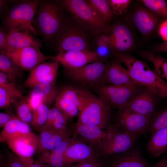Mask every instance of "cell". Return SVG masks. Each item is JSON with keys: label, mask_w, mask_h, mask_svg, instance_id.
<instances>
[{"label": "cell", "mask_w": 167, "mask_h": 167, "mask_svg": "<svg viewBox=\"0 0 167 167\" xmlns=\"http://www.w3.org/2000/svg\"><path fill=\"white\" fill-rule=\"evenodd\" d=\"M151 118L124 108L118 110L115 124L124 131L138 137L147 130Z\"/></svg>", "instance_id": "10"}, {"label": "cell", "mask_w": 167, "mask_h": 167, "mask_svg": "<svg viewBox=\"0 0 167 167\" xmlns=\"http://www.w3.org/2000/svg\"><path fill=\"white\" fill-rule=\"evenodd\" d=\"M147 148L149 154L154 157L167 152V126L151 133Z\"/></svg>", "instance_id": "28"}, {"label": "cell", "mask_w": 167, "mask_h": 167, "mask_svg": "<svg viewBox=\"0 0 167 167\" xmlns=\"http://www.w3.org/2000/svg\"><path fill=\"white\" fill-rule=\"evenodd\" d=\"M73 81L95 88L106 85L105 62H97L72 69H64Z\"/></svg>", "instance_id": "9"}, {"label": "cell", "mask_w": 167, "mask_h": 167, "mask_svg": "<svg viewBox=\"0 0 167 167\" xmlns=\"http://www.w3.org/2000/svg\"><path fill=\"white\" fill-rule=\"evenodd\" d=\"M32 132L29 124L18 118L12 119L4 127L0 134V142L8 141Z\"/></svg>", "instance_id": "26"}, {"label": "cell", "mask_w": 167, "mask_h": 167, "mask_svg": "<svg viewBox=\"0 0 167 167\" xmlns=\"http://www.w3.org/2000/svg\"><path fill=\"white\" fill-rule=\"evenodd\" d=\"M12 104L18 118L25 123L31 124L32 118L33 111L28 102L27 97L23 96L17 98Z\"/></svg>", "instance_id": "32"}, {"label": "cell", "mask_w": 167, "mask_h": 167, "mask_svg": "<svg viewBox=\"0 0 167 167\" xmlns=\"http://www.w3.org/2000/svg\"><path fill=\"white\" fill-rule=\"evenodd\" d=\"M15 154L21 157L31 158L35 154L38 145V135L31 132L10 139L6 142Z\"/></svg>", "instance_id": "20"}, {"label": "cell", "mask_w": 167, "mask_h": 167, "mask_svg": "<svg viewBox=\"0 0 167 167\" xmlns=\"http://www.w3.org/2000/svg\"><path fill=\"white\" fill-rule=\"evenodd\" d=\"M36 35L34 31L28 28H20L9 32L6 51L26 47L40 49L42 47V43Z\"/></svg>", "instance_id": "16"}, {"label": "cell", "mask_w": 167, "mask_h": 167, "mask_svg": "<svg viewBox=\"0 0 167 167\" xmlns=\"http://www.w3.org/2000/svg\"><path fill=\"white\" fill-rule=\"evenodd\" d=\"M18 118L16 115L9 113H0V127L3 128L10 121Z\"/></svg>", "instance_id": "47"}, {"label": "cell", "mask_w": 167, "mask_h": 167, "mask_svg": "<svg viewBox=\"0 0 167 167\" xmlns=\"http://www.w3.org/2000/svg\"><path fill=\"white\" fill-rule=\"evenodd\" d=\"M114 58L126 66L134 83L149 88L161 98H167V82L146 62L124 53H117Z\"/></svg>", "instance_id": "2"}, {"label": "cell", "mask_w": 167, "mask_h": 167, "mask_svg": "<svg viewBox=\"0 0 167 167\" xmlns=\"http://www.w3.org/2000/svg\"><path fill=\"white\" fill-rule=\"evenodd\" d=\"M85 29L70 17L52 42L58 53L68 51L90 50V36Z\"/></svg>", "instance_id": "4"}, {"label": "cell", "mask_w": 167, "mask_h": 167, "mask_svg": "<svg viewBox=\"0 0 167 167\" xmlns=\"http://www.w3.org/2000/svg\"><path fill=\"white\" fill-rule=\"evenodd\" d=\"M60 3L70 17L91 36L109 32L110 26L102 19L87 0H63Z\"/></svg>", "instance_id": "3"}, {"label": "cell", "mask_w": 167, "mask_h": 167, "mask_svg": "<svg viewBox=\"0 0 167 167\" xmlns=\"http://www.w3.org/2000/svg\"><path fill=\"white\" fill-rule=\"evenodd\" d=\"M139 54L143 59L152 63L154 71L167 82V58L152 51L143 50Z\"/></svg>", "instance_id": "29"}, {"label": "cell", "mask_w": 167, "mask_h": 167, "mask_svg": "<svg viewBox=\"0 0 167 167\" xmlns=\"http://www.w3.org/2000/svg\"><path fill=\"white\" fill-rule=\"evenodd\" d=\"M117 155L109 161V167H148L138 150L131 148Z\"/></svg>", "instance_id": "25"}, {"label": "cell", "mask_w": 167, "mask_h": 167, "mask_svg": "<svg viewBox=\"0 0 167 167\" xmlns=\"http://www.w3.org/2000/svg\"><path fill=\"white\" fill-rule=\"evenodd\" d=\"M49 109L48 105H41L33 111L31 125L37 130L46 123Z\"/></svg>", "instance_id": "38"}, {"label": "cell", "mask_w": 167, "mask_h": 167, "mask_svg": "<svg viewBox=\"0 0 167 167\" xmlns=\"http://www.w3.org/2000/svg\"><path fill=\"white\" fill-rule=\"evenodd\" d=\"M161 98L143 86L124 108L152 118L157 112Z\"/></svg>", "instance_id": "11"}, {"label": "cell", "mask_w": 167, "mask_h": 167, "mask_svg": "<svg viewBox=\"0 0 167 167\" xmlns=\"http://www.w3.org/2000/svg\"><path fill=\"white\" fill-rule=\"evenodd\" d=\"M92 94L85 88L66 85L60 90L58 96L74 104L80 112L87 105Z\"/></svg>", "instance_id": "24"}, {"label": "cell", "mask_w": 167, "mask_h": 167, "mask_svg": "<svg viewBox=\"0 0 167 167\" xmlns=\"http://www.w3.org/2000/svg\"><path fill=\"white\" fill-rule=\"evenodd\" d=\"M75 137H68L52 149L40 154L37 160L45 162L49 167H65L64 154L68 147L75 141Z\"/></svg>", "instance_id": "23"}, {"label": "cell", "mask_w": 167, "mask_h": 167, "mask_svg": "<svg viewBox=\"0 0 167 167\" xmlns=\"http://www.w3.org/2000/svg\"><path fill=\"white\" fill-rule=\"evenodd\" d=\"M23 96L16 86L0 87V108L8 107L16 99Z\"/></svg>", "instance_id": "34"}, {"label": "cell", "mask_w": 167, "mask_h": 167, "mask_svg": "<svg viewBox=\"0 0 167 167\" xmlns=\"http://www.w3.org/2000/svg\"><path fill=\"white\" fill-rule=\"evenodd\" d=\"M152 51L156 53H167V41H164L157 44L154 47L153 51Z\"/></svg>", "instance_id": "49"}, {"label": "cell", "mask_w": 167, "mask_h": 167, "mask_svg": "<svg viewBox=\"0 0 167 167\" xmlns=\"http://www.w3.org/2000/svg\"><path fill=\"white\" fill-rule=\"evenodd\" d=\"M50 59L61 64L64 69L79 68L88 64L97 62L107 61L100 58L93 51L76 50L58 53L51 56Z\"/></svg>", "instance_id": "13"}, {"label": "cell", "mask_w": 167, "mask_h": 167, "mask_svg": "<svg viewBox=\"0 0 167 167\" xmlns=\"http://www.w3.org/2000/svg\"><path fill=\"white\" fill-rule=\"evenodd\" d=\"M140 2L150 11L160 18H167V2L164 0H141Z\"/></svg>", "instance_id": "37"}, {"label": "cell", "mask_w": 167, "mask_h": 167, "mask_svg": "<svg viewBox=\"0 0 167 167\" xmlns=\"http://www.w3.org/2000/svg\"><path fill=\"white\" fill-rule=\"evenodd\" d=\"M102 19L109 23L113 18L114 14L108 0H87Z\"/></svg>", "instance_id": "35"}, {"label": "cell", "mask_w": 167, "mask_h": 167, "mask_svg": "<svg viewBox=\"0 0 167 167\" xmlns=\"http://www.w3.org/2000/svg\"><path fill=\"white\" fill-rule=\"evenodd\" d=\"M106 135L94 148L100 156L108 157L132 148L138 137L123 130L115 123L106 128Z\"/></svg>", "instance_id": "6"}, {"label": "cell", "mask_w": 167, "mask_h": 167, "mask_svg": "<svg viewBox=\"0 0 167 167\" xmlns=\"http://www.w3.org/2000/svg\"><path fill=\"white\" fill-rule=\"evenodd\" d=\"M0 71L11 76L16 79L23 76L24 70L4 53L0 52Z\"/></svg>", "instance_id": "33"}, {"label": "cell", "mask_w": 167, "mask_h": 167, "mask_svg": "<svg viewBox=\"0 0 167 167\" xmlns=\"http://www.w3.org/2000/svg\"><path fill=\"white\" fill-rule=\"evenodd\" d=\"M98 158H101L100 156L94 148L84 142L76 140L68 147L63 156L66 165Z\"/></svg>", "instance_id": "18"}, {"label": "cell", "mask_w": 167, "mask_h": 167, "mask_svg": "<svg viewBox=\"0 0 167 167\" xmlns=\"http://www.w3.org/2000/svg\"><path fill=\"white\" fill-rule=\"evenodd\" d=\"M114 14L120 15L127 10L131 1L130 0H108Z\"/></svg>", "instance_id": "40"}, {"label": "cell", "mask_w": 167, "mask_h": 167, "mask_svg": "<svg viewBox=\"0 0 167 167\" xmlns=\"http://www.w3.org/2000/svg\"><path fill=\"white\" fill-rule=\"evenodd\" d=\"M161 19L157 28L158 33L164 41H167V18Z\"/></svg>", "instance_id": "46"}, {"label": "cell", "mask_w": 167, "mask_h": 167, "mask_svg": "<svg viewBox=\"0 0 167 167\" xmlns=\"http://www.w3.org/2000/svg\"><path fill=\"white\" fill-rule=\"evenodd\" d=\"M0 167H9L7 162L6 163H1Z\"/></svg>", "instance_id": "51"}, {"label": "cell", "mask_w": 167, "mask_h": 167, "mask_svg": "<svg viewBox=\"0 0 167 167\" xmlns=\"http://www.w3.org/2000/svg\"><path fill=\"white\" fill-rule=\"evenodd\" d=\"M15 80L11 76L0 71V87L15 86Z\"/></svg>", "instance_id": "43"}, {"label": "cell", "mask_w": 167, "mask_h": 167, "mask_svg": "<svg viewBox=\"0 0 167 167\" xmlns=\"http://www.w3.org/2000/svg\"><path fill=\"white\" fill-rule=\"evenodd\" d=\"M32 88L27 100L32 111L40 105L48 106L55 101L60 91L55 83L39 84Z\"/></svg>", "instance_id": "15"}, {"label": "cell", "mask_w": 167, "mask_h": 167, "mask_svg": "<svg viewBox=\"0 0 167 167\" xmlns=\"http://www.w3.org/2000/svg\"><path fill=\"white\" fill-rule=\"evenodd\" d=\"M9 32L2 25L0 28V50L4 52L7 48V41Z\"/></svg>", "instance_id": "44"}, {"label": "cell", "mask_w": 167, "mask_h": 167, "mask_svg": "<svg viewBox=\"0 0 167 167\" xmlns=\"http://www.w3.org/2000/svg\"><path fill=\"white\" fill-rule=\"evenodd\" d=\"M167 126V107L157 111L151 118L147 130L151 133Z\"/></svg>", "instance_id": "39"}, {"label": "cell", "mask_w": 167, "mask_h": 167, "mask_svg": "<svg viewBox=\"0 0 167 167\" xmlns=\"http://www.w3.org/2000/svg\"><path fill=\"white\" fill-rule=\"evenodd\" d=\"M6 154L9 167H26L21 158L15 153L6 150Z\"/></svg>", "instance_id": "42"}, {"label": "cell", "mask_w": 167, "mask_h": 167, "mask_svg": "<svg viewBox=\"0 0 167 167\" xmlns=\"http://www.w3.org/2000/svg\"><path fill=\"white\" fill-rule=\"evenodd\" d=\"M0 52L4 53L24 70L30 71L50 57V56L44 55L40 49L33 47Z\"/></svg>", "instance_id": "12"}, {"label": "cell", "mask_w": 167, "mask_h": 167, "mask_svg": "<svg viewBox=\"0 0 167 167\" xmlns=\"http://www.w3.org/2000/svg\"><path fill=\"white\" fill-rule=\"evenodd\" d=\"M68 120L78 115L80 111L73 103L58 96L54 106Z\"/></svg>", "instance_id": "36"}, {"label": "cell", "mask_w": 167, "mask_h": 167, "mask_svg": "<svg viewBox=\"0 0 167 167\" xmlns=\"http://www.w3.org/2000/svg\"><path fill=\"white\" fill-rule=\"evenodd\" d=\"M68 120L62 113L54 106L49 109L46 122L43 127L58 132L68 133L66 130V124Z\"/></svg>", "instance_id": "31"}, {"label": "cell", "mask_w": 167, "mask_h": 167, "mask_svg": "<svg viewBox=\"0 0 167 167\" xmlns=\"http://www.w3.org/2000/svg\"><path fill=\"white\" fill-rule=\"evenodd\" d=\"M12 4V0H0V14L1 16L4 15L9 9Z\"/></svg>", "instance_id": "48"}, {"label": "cell", "mask_w": 167, "mask_h": 167, "mask_svg": "<svg viewBox=\"0 0 167 167\" xmlns=\"http://www.w3.org/2000/svg\"><path fill=\"white\" fill-rule=\"evenodd\" d=\"M154 167H167V156L161 159Z\"/></svg>", "instance_id": "50"}, {"label": "cell", "mask_w": 167, "mask_h": 167, "mask_svg": "<svg viewBox=\"0 0 167 167\" xmlns=\"http://www.w3.org/2000/svg\"><path fill=\"white\" fill-rule=\"evenodd\" d=\"M111 118V106L92 94L78 114L76 123L95 126L103 129L109 124Z\"/></svg>", "instance_id": "7"}, {"label": "cell", "mask_w": 167, "mask_h": 167, "mask_svg": "<svg viewBox=\"0 0 167 167\" xmlns=\"http://www.w3.org/2000/svg\"><path fill=\"white\" fill-rule=\"evenodd\" d=\"M108 34L117 53L128 52L133 48L134 39L129 28L126 24L117 23L110 26Z\"/></svg>", "instance_id": "19"}, {"label": "cell", "mask_w": 167, "mask_h": 167, "mask_svg": "<svg viewBox=\"0 0 167 167\" xmlns=\"http://www.w3.org/2000/svg\"><path fill=\"white\" fill-rule=\"evenodd\" d=\"M38 145L35 153L40 155L54 148L59 143L69 137L68 133L58 132L52 130L42 127L37 130Z\"/></svg>", "instance_id": "22"}, {"label": "cell", "mask_w": 167, "mask_h": 167, "mask_svg": "<svg viewBox=\"0 0 167 167\" xmlns=\"http://www.w3.org/2000/svg\"><path fill=\"white\" fill-rule=\"evenodd\" d=\"M143 86L136 84L105 85L96 88L98 97L118 110L125 108Z\"/></svg>", "instance_id": "8"}, {"label": "cell", "mask_w": 167, "mask_h": 167, "mask_svg": "<svg viewBox=\"0 0 167 167\" xmlns=\"http://www.w3.org/2000/svg\"><path fill=\"white\" fill-rule=\"evenodd\" d=\"M20 157L26 167H49L46 164L40 161H35L31 158Z\"/></svg>", "instance_id": "45"}, {"label": "cell", "mask_w": 167, "mask_h": 167, "mask_svg": "<svg viewBox=\"0 0 167 167\" xmlns=\"http://www.w3.org/2000/svg\"><path fill=\"white\" fill-rule=\"evenodd\" d=\"M64 11L60 0H40L32 24L36 35L47 42H53L68 18Z\"/></svg>", "instance_id": "1"}, {"label": "cell", "mask_w": 167, "mask_h": 167, "mask_svg": "<svg viewBox=\"0 0 167 167\" xmlns=\"http://www.w3.org/2000/svg\"><path fill=\"white\" fill-rule=\"evenodd\" d=\"M58 66V62L53 61L39 64L30 71L24 86L33 88L39 84L55 83Z\"/></svg>", "instance_id": "14"}, {"label": "cell", "mask_w": 167, "mask_h": 167, "mask_svg": "<svg viewBox=\"0 0 167 167\" xmlns=\"http://www.w3.org/2000/svg\"><path fill=\"white\" fill-rule=\"evenodd\" d=\"M75 131L84 140L85 143L94 148L105 137V130L97 126L76 123Z\"/></svg>", "instance_id": "27"}, {"label": "cell", "mask_w": 167, "mask_h": 167, "mask_svg": "<svg viewBox=\"0 0 167 167\" xmlns=\"http://www.w3.org/2000/svg\"><path fill=\"white\" fill-rule=\"evenodd\" d=\"M132 22L143 36H149L157 29L161 18L154 14L145 6L135 9L132 15Z\"/></svg>", "instance_id": "17"}, {"label": "cell", "mask_w": 167, "mask_h": 167, "mask_svg": "<svg viewBox=\"0 0 167 167\" xmlns=\"http://www.w3.org/2000/svg\"><path fill=\"white\" fill-rule=\"evenodd\" d=\"M106 85H126L133 83L126 69L118 59L105 62Z\"/></svg>", "instance_id": "21"}, {"label": "cell", "mask_w": 167, "mask_h": 167, "mask_svg": "<svg viewBox=\"0 0 167 167\" xmlns=\"http://www.w3.org/2000/svg\"><path fill=\"white\" fill-rule=\"evenodd\" d=\"M40 0H12L9 9L3 15L2 26L9 32L22 28L34 31L32 25Z\"/></svg>", "instance_id": "5"}, {"label": "cell", "mask_w": 167, "mask_h": 167, "mask_svg": "<svg viewBox=\"0 0 167 167\" xmlns=\"http://www.w3.org/2000/svg\"><path fill=\"white\" fill-rule=\"evenodd\" d=\"M97 36L94 51L100 58L107 62L109 58H114L117 53L113 49L109 34L103 33Z\"/></svg>", "instance_id": "30"}, {"label": "cell", "mask_w": 167, "mask_h": 167, "mask_svg": "<svg viewBox=\"0 0 167 167\" xmlns=\"http://www.w3.org/2000/svg\"><path fill=\"white\" fill-rule=\"evenodd\" d=\"M106 165L105 161L98 158L66 165L65 167H105Z\"/></svg>", "instance_id": "41"}]
</instances>
